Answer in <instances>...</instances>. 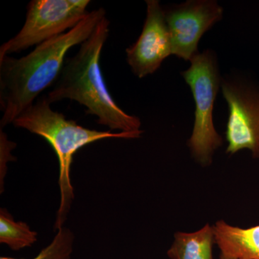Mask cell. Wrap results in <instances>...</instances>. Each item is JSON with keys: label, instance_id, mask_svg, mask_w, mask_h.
Wrapping results in <instances>:
<instances>
[{"label": "cell", "instance_id": "cell-1", "mask_svg": "<svg viewBox=\"0 0 259 259\" xmlns=\"http://www.w3.org/2000/svg\"><path fill=\"white\" fill-rule=\"evenodd\" d=\"M105 16L104 8L94 10L74 28L42 42L28 55L0 58L1 128L13 124L42 91L54 84L68 51L88 40Z\"/></svg>", "mask_w": 259, "mask_h": 259}, {"label": "cell", "instance_id": "cell-2", "mask_svg": "<svg viewBox=\"0 0 259 259\" xmlns=\"http://www.w3.org/2000/svg\"><path fill=\"white\" fill-rule=\"evenodd\" d=\"M109 32L110 21L105 16L78 52L66 58L47 98L51 104L65 99L77 102L87 107V114L96 116L99 125L112 132L142 135L139 117L126 113L116 104L102 74L100 57Z\"/></svg>", "mask_w": 259, "mask_h": 259}, {"label": "cell", "instance_id": "cell-3", "mask_svg": "<svg viewBox=\"0 0 259 259\" xmlns=\"http://www.w3.org/2000/svg\"><path fill=\"white\" fill-rule=\"evenodd\" d=\"M13 124L45 139L57 156L61 199L54 226L56 231L64 227L74 199L70 173L75 153L83 146L100 140L134 139L141 136L138 134L112 132L110 130L99 131L86 128L76 121L68 120L62 113L53 110L47 96L39 97Z\"/></svg>", "mask_w": 259, "mask_h": 259}, {"label": "cell", "instance_id": "cell-4", "mask_svg": "<svg viewBox=\"0 0 259 259\" xmlns=\"http://www.w3.org/2000/svg\"><path fill=\"white\" fill-rule=\"evenodd\" d=\"M181 75L190 88L195 103L192 136L187 141L192 157L201 166L212 164L213 155L223 144L213 122V109L223 76L215 51L206 49L191 59Z\"/></svg>", "mask_w": 259, "mask_h": 259}, {"label": "cell", "instance_id": "cell-5", "mask_svg": "<svg viewBox=\"0 0 259 259\" xmlns=\"http://www.w3.org/2000/svg\"><path fill=\"white\" fill-rule=\"evenodd\" d=\"M221 91L229 110L226 153L248 149L259 159V81L249 73L234 71L222 77Z\"/></svg>", "mask_w": 259, "mask_h": 259}, {"label": "cell", "instance_id": "cell-6", "mask_svg": "<svg viewBox=\"0 0 259 259\" xmlns=\"http://www.w3.org/2000/svg\"><path fill=\"white\" fill-rule=\"evenodd\" d=\"M89 0H32L23 28L0 47V58L21 52L65 33L88 15Z\"/></svg>", "mask_w": 259, "mask_h": 259}, {"label": "cell", "instance_id": "cell-7", "mask_svg": "<svg viewBox=\"0 0 259 259\" xmlns=\"http://www.w3.org/2000/svg\"><path fill=\"white\" fill-rule=\"evenodd\" d=\"M172 44V54L190 61L198 54L202 35L223 18V7L216 0H188L163 8Z\"/></svg>", "mask_w": 259, "mask_h": 259}, {"label": "cell", "instance_id": "cell-8", "mask_svg": "<svg viewBox=\"0 0 259 259\" xmlns=\"http://www.w3.org/2000/svg\"><path fill=\"white\" fill-rule=\"evenodd\" d=\"M146 18L139 39L126 49L127 61L139 79L154 74L172 54L171 35L158 0H146Z\"/></svg>", "mask_w": 259, "mask_h": 259}, {"label": "cell", "instance_id": "cell-9", "mask_svg": "<svg viewBox=\"0 0 259 259\" xmlns=\"http://www.w3.org/2000/svg\"><path fill=\"white\" fill-rule=\"evenodd\" d=\"M214 228L221 255L236 259H259V225L241 228L219 221Z\"/></svg>", "mask_w": 259, "mask_h": 259}, {"label": "cell", "instance_id": "cell-10", "mask_svg": "<svg viewBox=\"0 0 259 259\" xmlns=\"http://www.w3.org/2000/svg\"><path fill=\"white\" fill-rule=\"evenodd\" d=\"M214 243V226L206 224L193 233H175V241L167 251V255L171 259H213Z\"/></svg>", "mask_w": 259, "mask_h": 259}, {"label": "cell", "instance_id": "cell-11", "mask_svg": "<svg viewBox=\"0 0 259 259\" xmlns=\"http://www.w3.org/2000/svg\"><path fill=\"white\" fill-rule=\"evenodd\" d=\"M37 241V232L32 231L28 223L17 222L6 209H0V243L18 251L31 247Z\"/></svg>", "mask_w": 259, "mask_h": 259}, {"label": "cell", "instance_id": "cell-12", "mask_svg": "<svg viewBox=\"0 0 259 259\" xmlns=\"http://www.w3.org/2000/svg\"><path fill=\"white\" fill-rule=\"evenodd\" d=\"M74 235L66 227L58 230L50 244L40 250V253L32 259H71L74 250ZM0 259H19L2 256ZM23 259V258H20Z\"/></svg>", "mask_w": 259, "mask_h": 259}, {"label": "cell", "instance_id": "cell-13", "mask_svg": "<svg viewBox=\"0 0 259 259\" xmlns=\"http://www.w3.org/2000/svg\"><path fill=\"white\" fill-rule=\"evenodd\" d=\"M0 149H1V190L3 191V184L4 183L6 165L8 161H13L14 158L12 156V149L15 148L14 143L8 140L7 135L1 130L0 132Z\"/></svg>", "mask_w": 259, "mask_h": 259}, {"label": "cell", "instance_id": "cell-14", "mask_svg": "<svg viewBox=\"0 0 259 259\" xmlns=\"http://www.w3.org/2000/svg\"><path fill=\"white\" fill-rule=\"evenodd\" d=\"M220 259H236V258H228V257L225 256V255H221V258H220Z\"/></svg>", "mask_w": 259, "mask_h": 259}]
</instances>
